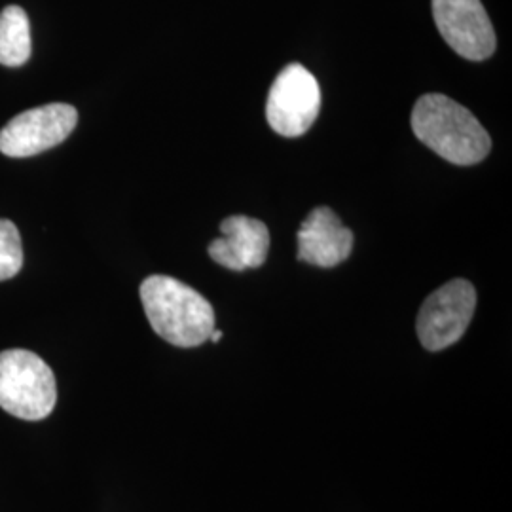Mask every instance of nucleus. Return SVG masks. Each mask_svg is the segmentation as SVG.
<instances>
[{"instance_id": "423d86ee", "label": "nucleus", "mask_w": 512, "mask_h": 512, "mask_svg": "<svg viewBox=\"0 0 512 512\" xmlns=\"http://www.w3.org/2000/svg\"><path fill=\"white\" fill-rule=\"evenodd\" d=\"M78 124V110L48 103L25 110L0 129V152L8 158H31L61 145Z\"/></svg>"}, {"instance_id": "0eeeda50", "label": "nucleus", "mask_w": 512, "mask_h": 512, "mask_svg": "<svg viewBox=\"0 0 512 512\" xmlns=\"http://www.w3.org/2000/svg\"><path fill=\"white\" fill-rule=\"evenodd\" d=\"M433 18L440 37L456 54L469 61L494 55V25L480 0H433Z\"/></svg>"}, {"instance_id": "9d476101", "label": "nucleus", "mask_w": 512, "mask_h": 512, "mask_svg": "<svg viewBox=\"0 0 512 512\" xmlns=\"http://www.w3.org/2000/svg\"><path fill=\"white\" fill-rule=\"evenodd\" d=\"M33 50L31 23L21 6H6L0 12V65L21 67L29 61Z\"/></svg>"}, {"instance_id": "20e7f679", "label": "nucleus", "mask_w": 512, "mask_h": 512, "mask_svg": "<svg viewBox=\"0 0 512 512\" xmlns=\"http://www.w3.org/2000/svg\"><path fill=\"white\" fill-rule=\"evenodd\" d=\"M476 291L467 279H454L429 294L421 306L416 330L427 351L454 346L475 315Z\"/></svg>"}, {"instance_id": "f8f14e48", "label": "nucleus", "mask_w": 512, "mask_h": 512, "mask_svg": "<svg viewBox=\"0 0 512 512\" xmlns=\"http://www.w3.org/2000/svg\"><path fill=\"white\" fill-rule=\"evenodd\" d=\"M209 340H211V342H215V344L220 342V340H222V330H213V332H211V336H209Z\"/></svg>"}, {"instance_id": "f257e3e1", "label": "nucleus", "mask_w": 512, "mask_h": 512, "mask_svg": "<svg viewBox=\"0 0 512 512\" xmlns=\"http://www.w3.org/2000/svg\"><path fill=\"white\" fill-rule=\"evenodd\" d=\"M139 294L150 327L171 346L198 348L215 330L211 302L175 277L150 275Z\"/></svg>"}, {"instance_id": "9b49d317", "label": "nucleus", "mask_w": 512, "mask_h": 512, "mask_svg": "<svg viewBox=\"0 0 512 512\" xmlns=\"http://www.w3.org/2000/svg\"><path fill=\"white\" fill-rule=\"evenodd\" d=\"M23 268V243L18 226L8 219H0V281H8Z\"/></svg>"}, {"instance_id": "1a4fd4ad", "label": "nucleus", "mask_w": 512, "mask_h": 512, "mask_svg": "<svg viewBox=\"0 0 512 512\" xmlns=\"http://www.w3.org/2000/svg\"><path fill=\"white\" fill-rule=\"evenodd\" d=\"M222 238L209 245L211 258L232 270L243 272L249 268H260L270 251V232L262 220L245 215H234L222 220Z\"/></svg>"}, {"instance_id": "7ed1b4c3", "label": "nucleus", "mask_w": 512, "mask_h": 512, "mask_svg": "<svg viewBox=\"0 0 512 512\" xmlns=\"http://www.w3.org/2000/svg\"><path fill=\"white\" fill-rule=\"evenodd\" d=\"M57 403L52 368L37 353L6 349L0 353V408L19 420L48 418Z\"/></svg>"}, {"instance_id": "f03ea898", "label": "nucleus", "mask_w": 512, "mask_h": 512, "mask_svg": "<svg viewBox=\"0 0 512 512\" xmlns=\"http://www.w3.org/2000/svg\"><path fill=\"white\" fill-rule=\"evenodd\" d=\"M410 122L421 143L450 164L475 165L492 150V139L475 114L446 95H421Z\"/></svg>"}, {"instance_id": "39448f33", "label": "nucleus", "mask_w": 512, "mask_h": 512, "mask_svg": "<svg viewBox=\"0 0 512 512\" xmlns=\"http://www.w3.org/2000/svg\"><path fill=\"white\" fill-rule=\"evenodd\" d=\"M321 110V88L313 74L293 63L272 84L266 103L270 128L283 137H300L313 126Z\"/></svg>"}, {"instance_id": "6e6552de", "label": "nucleus", "mask_w": 512, "mask_h": 512, "mask_svg": "<svg viewBox=\"0 0 512 512\" xmlns=\"http://www.w3.org/2000/svg\"><path fill=\"white\" fill-rule=\"evenodd\" d=\"M353 232L327 207H315L298 230V260L319 268H334L353 251Z\"/></svg>"}]
</instances>
